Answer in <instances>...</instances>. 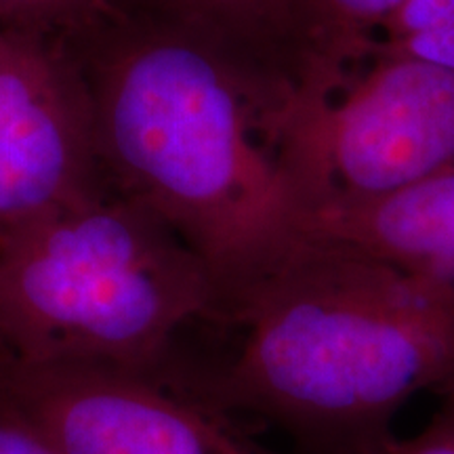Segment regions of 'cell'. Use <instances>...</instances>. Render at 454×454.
Wrapping results in <instances>:
<instances>
[{"mask_svg": "<svg viewBox=\"0 0 454 454\" xmlns=\"http://www.w3.org/2000/svg\"><path fill=\"white\" fill-rule=\"evenodd\" d=\"M217 314L204 261L107 184L0 231V356L160 371L177 334Z\"/></svg>", "mask_w": 454, "mask_h": 454, "instance_id": "obj_3", "label": "cell"}, {"mask_svg": "<svg viewBox=\"0 0 454 454\" xmlns=\"http://www.w3.org/2000/svg\"><path fill=\"white\" fill-rule=\"evenodd\" d=\"M139 13L177 21L221 38L257 59L278 67V0H133Z\"/></svg>", "mask_w": 454, "mask_h": 454, "instance_id": "obj_9", "label": "cell"}, {"mask_svg": "<svg viewBox=\"0 0 454 454\" xmlns=\"http://www.w3.org/2000/svg\"><path fill=\"white\" fill-rule=\"evenodd\" d=\"M107 185L74 44L0 27V231Z\"/></svg>", "mask_w": 454, "mask_h": 454, "instance_id": "obj_6", "label": "cell"}, {"mask_svg": "<svg viewBox=\"0 0 454 454\" xmlns=\"http://www.w3.org/2000/svg\"><path fill=\"white\" fill-rule=\"evenodd\" d=\"M404 0H278V67L291 87L326 95L360 72Z\"/></svg>", "mask_w": 454, "mask_h": 454, "instance_id": "obj_8", "label": "cell"}, {"mask_svg": "<svg viewBox=\"0 0 454 454\" xmlns=\"http://www.w3.org/2000/svg\"><path fill=\"white\" fill-rule=\"evenodd\" d=\"M0 454H61L44 435L0 412Z\"/></svg>", "mask_w": 454, "mask_h": 454, "instance_id": "obj_13", "label": "cell"}, {"mask_svg": "<svg viewBox=\"0 0 454 454\" xmlns=\"http://www.w3.org/2000/svg\"><path fill=\"white\" fill-rule=\"evenodd\" d=\"M379 47L454 72V0H404L385 21Z\"/></svg>", "mask_w": 454, "mask_h": 454, "instance_id": "obj_11", "label": "cell"}, {"mask_svg": "<svg viewBox=\"0 0 454 454\" xmlns=\"http://www.w3.org/2000/svg\"><path fill=\"white\" fill-rule=\"evenodd\" d=\"M121 15L114 0H0V27L70 44L89 41Z\"/></svg>", "mask_w": 454, "mask_h": 454, "instance_id": "obj_10", "label": "cell"}, {"mask_svg": "<svg viewBox=\"0 0 454 454\" xmlns=\"http://www.w3.org/2000/svg\"><path fill=\"white\" fill-rule=\"evenodd\" d=\"M89 41L107 184L204 261L219 309L301 234L263 135L280 74L213 34L144 13Z\"/></svg>", "mask_w": 454, "mask_h": 454, "instance_id": "obj_2", "label": "cell"}, {"mask_svg": "<svg viewBox=\"0 0 454 454\" xmlns=\"http://www.w3.org/2000/svg\"><path fill=\"white\" fill-rule=\"evenodd\" d=\"M263 135L308 213L391 196L454 167V72L377 47L326 95L276 81Z\"/></svg>", "mask_w": 454, "mask_h": 454, "instance_id": "obj_4", "label": "cell"}, {"mask_svg": "<svg viewBox=\"0 0 454 454\" xmlns=\"http://www.w3.org/2000/svg\"><path fill=\"white\" fill-rule=\"evenodd\" d=\"M301 231L354 244L454 288V167L379 200L308 213Z\"/></svg>", "mask_w": 454, "mask_h": 454, "instance_id": "obj_7", "label": "cell"}, {"mask_svg": "<svg viewBox=\"0 0 454 454\" xmlns=\"http://www.w3.org/2000/svg\"><path fill=\"white\" fill-rule=\"evenodd\" d=\"M438 411L411 435H394L377 454H454V394L440 397Z\"/></svg>", "mask_w": 454, "mask_h": 454, "instance_id": "obj_12", "label": "cell"}, {"mask_svg": "<svg viewBox=\"0 0 454 454\" xmlns=\"http://www.w3.org/2000/svg\"><path fill=\"white\" fill-rule=\"evenodd\" d=\"M0 412L61 454H274L167 368L26 364L0 356Z\"/></svg>", "mask_w": 454, "mask_h": 454, "instance_id": "obj_5", "label": "cell"}, {"mask_svg": "<svg viewBox=\"0 0 454 454\" xmlns=\"http://www.w3.org/2000/svg\"><path fill=\"white\" fill-rule=\"evenodd\" d=\"M215 320L238 345L190 387L305 454H377L414 397L454 394V288L334 238L301 231Z\"/></svg>", "mask_w": 454, "mask_h": 454, "instance_id": "obj_1", "label": "cell"}]
</instances>
